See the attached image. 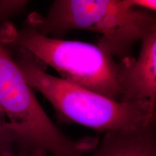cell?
<instances>
[{
	"instance_id": "cell-6",
	"label": "cell",
	"mask_w": 156,
	"mask_h": 156,
	"mask_svg": "<svg viewBox=\"0 0 156 156\" xmlns=\"http://www.w3.org/2000/svg\"><path fill=\"white\" fill-rule=\"evenodd\" d=\"M90 156H156L155 122L136 131L105 133Z\"/></svg>"
},
{
	"instance_id": "cell-4",
	"label": "cell",
	"mask_w": 156,
	"mask_h": 156,
	"mask_svg": "<svg viewBox=\"0 0 156 156\" xmlns=\"http://www.w3.org/2000/svg\"><path fill=\"white\" fill-rule=\"evenodd\" d=\"M0 105L17 138V156L44 150L53 156H84L98 139L75 140L56 127L38 103L5 45L0 43Z\"/></svg>"
},
{
	"instance_id": "cell-2",
	"label": "cell",
	"mask_w": 156,
	"mask_h": 156,
	"mask_svg": "<svg viewBox=\"0 0 156 156\" xmlns=\"http://www.w3.org/2000/svg\"><path fill=\"white\" fill-rule=\"evenodd\" d=\"M26 23L55 38L74 30L98 33L101 35L98 45L122 58L156 30L154 12L133 7L129 0H56L45 16L33 12Z\"/></svg>"
},
{
	"instance_id": "cell-3",
	"label": "cell",
	"mask_w": 156,
	"mask_h": 156,
	"mask_svg": "<svg viewBox=\"0 0 156 156\" xmlns=\"http://www.w3.org/2000/svg\"><path fill=\"white\" fill-rule=\"evenodd\" d=\"M0 43L26 51L44 66H50L62 79L120 101L114 56L98 45L46 36L28 23L17 29L12 23L0 28Z\"/></svg>"
},
{
	"instance_id": "cell-1",
	"label": "cell",
	"mask_w": 156,
	"mask_h": 156,
	"mask_svg": "<svg viewBox=\"0 0 156 156\" xmlns=\"http://www.w3.org/2000/svg\"><path fill=\"white\" fill-rule=\"evenodd\" d=\"M15 49L14 60L26 83L64 119L104 133L136 131L155 122V106L148 101L112 100L46 73L26 51Z\"/></svg>"
},
{
	"instance_id": "cell-5",
	"label": "cell",
	"mask_w": 156,
	"mask_h": 156,
	"mask_svg": "<svg viewBox=\"0 0 156 156\" xmlns=\"http://www.w3.org/2000/svg\"><path fill=\"white\" fill-rule=\"evenodd\" d=\"M138 57L117 62L116 80L121 102L146 100L156 103V30L141 41Z\"/></svg>"
},
{
	"instance_id": "cell-10",
	"label": "cell",
	"mask_w": 156,
	"mask_h": 156,
	"mask_svg": "<svg viewBox=\"0 0 156 156\" xmlns=\"http://www.w3.org/2000/svg\"><path fill=\"white\" fill-rule=\"evenodd\" d=\"M47 153L44 150L38 149V150H35L31 153L30 156H46Z\"/></svg>"
},
{
	"instance_id": "cell-8",
	"label": "cell",
	"mask_w": 156,
	"mask_h": 156,
	"mask_svg": "<svg viewBox=\"0 0 156 156\" xmlns=\"http://www.w3.org/2000/svg\"><path fill=\"white\" fill-rule=\"evenodd\" d=\"M27 1H0V20H6L26 7Z\"/></svg>"
},
{
	"instance_id": "cell-9",
	"label": "cell",
	"mask_w": 156,
	"mask_h": 156,
	"mask_svg": "<svg viewBox=\"0 0 156 156\" xmlns=\"http://www.w3.org/2000/svg\"><path fill=\"white\" fill-rule=\"evenodd\" d=\"M131 5L134 7L143 10L155 12L156 10V2L154 0H129Z\"/></svg>"
},
{
	"instance_id": "cell-7",
	"label": "cell",
	"mask_w": 156,
	"mask_h": 156,
	"mask_svg": "<svg viewBox=\"0 0 156 156\" xmlns=\"http://www.w3.org/2000/svg\"><path fill=\"white\" fill-rule=\"evenodd\" d=\"M0 156H17V138L0 105Z\"/></svg>"
}]
</instances>
